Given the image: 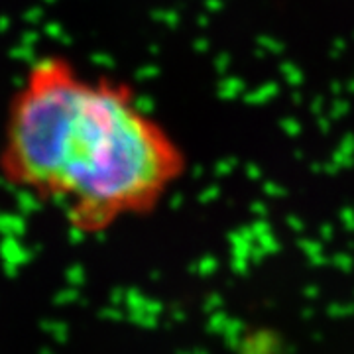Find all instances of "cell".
<instances>
[{"mask_svg": "<svg viewBox=\"0 0 354 354\" xmlns=\"http://www.w3.org/2000/svg\"><path fill=\"white\" fill-rule=\"evenodd\" d=\"M185 169L183 150L128 83L87 75L64 55L36 59L10 99L0 179L81 234L153 213Z\"/></svg>", "mask_w": 354, "mask_h": 354, "instance_id": "obj_1", "label": "cell"}]
</instances>
